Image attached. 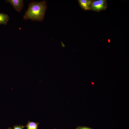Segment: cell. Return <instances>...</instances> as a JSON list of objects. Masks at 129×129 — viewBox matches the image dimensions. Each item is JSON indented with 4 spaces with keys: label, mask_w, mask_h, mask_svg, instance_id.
<instances>
[{
    "label": "cell",
    "mask_w": 129,
    "mask_h": 129,
    "mask_svg": "<svg viewBox=\"0 0 129 129\" xmlns=\"http://www.w3.org/2000/svg\"><path fill=\"white\" fill-rule=\"evenodd\" d=\"M47 2L44 0L39 2L32 1L28 5L23 16L24 20L41 22L44 18L47 8Z\"/></svg>",
    "instance_id": "obj_1"
},
{
    "label": "cell",
    "mask_w": 129,
    "mask_h": 129,
    "mask_svg": "<svg viewBox=\"0 0 129 129\" xmlns=\"http://www.w3.org/2000/svg\"><path fill=\"white\" fill-rule=\"evenodd\" d=\"M107 1L106 0H93L91 10L97 12L105 10L107 5Z\"/></svg>",
    "instance_id": "obj_2"
},
{
    "label": "cell",
    "mask_w": 129,
    "mask_h": 129,
    "mask_svg": "<svg viewBox=\"0 0 129 129\" xmlns=\"http://www.w3.org/2000/svg\"><path fill=\"white\" fill-rule=\"evenodd\" d=\"M6 1L10 3L14 8L18 12H20L22 9L24 4L23 0H7Z\"/></svg>",
    "instance_id": "obj_3"
},
{
    "label": "cell",
    "mask_w": 129,
    "mask_h": 129,
    "mask_svg": "<svg viewBox=\"0 0 129 129\" xmlns=\"http://www.w3.org/2000/svg\"><path fill=\"white\" fill-rule=\"evenodd\" d=\"M93 0H78L79 4L80 7L85 11L91 10V7Z\"/></svg>",
    "instance_id": "obj_4"
},
{
    "label": "cell",
    "mask_w": 129,
    "mask_h": 129,
    "mask_svg": "<svg viewBox=\"0 0 129 129\" xmlns=\"http://www.w3.org/2000/svg\"><path fill=\"white\" fill-rule=\"evenodd\" d=\"M10 17L8 15L0 13V25H6Z\"/></svg>",
    "instance_id": "obj_5"
},
{
    "label": "cell",
    "mask_w": 129,
    "mask_h": 129,
    "mask_svg": "<svg viewBox=\"0 0 129 129\" xmlns=\"http://www.w3.org/2000/svg\"><path fill=\"white\" fill-rule=\"evenodd\" d=\"M39 123L28 121L25 127L27 129H38Z\"/></svg>",
    "instance_id": "obj_6"
},
{
    "label": "cell",
    "mask_w": 129,
    "mask_h": 129,
    "mask_svg": "<svg viewBox=\"0 0 129 129\" xmlns=\"http://www.w3.org/2000/svg\"><path fill=\"white\" fill-rule=\"evenodd\" d=\"M25 127V126L22 125H16L14 126L13 129L11 128H9L7 129H23L24 127Z\"/></svg>",
    "instance_id": "obj_7"
},
{
    "label": "cell",
    "mask_w": 129,
    "mask_h": 129,
    "mask_svg": "<svg viewBox=\"0 0 129 129\" xmlns=\"http://www.w3.org/2000/svg\"><path fill=\"white\" fill-rule=\"evenodd\" d=\"M79 129H91L90 128H86V127H82L79 128Z\"/></svg>",
    "instance_id": "obj_8"
},
{
    "label": "cell",
    "mask_w": 129,
    "mask_h": 129,
    "mask_svg": "<svg viewBox=\"0 0 129 129\" xmlns=\"http://www.w3.org/2000/svg\"><path fill=\"white\" fill-rule=\"evenodd\" d=\"M92 83V84H93V83Z\"/></svg>",
    "instance_id": "obj_9"
}]
</instances>
